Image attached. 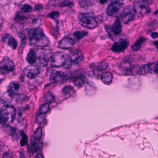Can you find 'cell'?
I'll return each mask as SVG.
<instances>
[{
  "label": "cell",
  "instance_id": "40",
  "mask_svg": "<svg viewBox=\"0 0 158 158\" xmlns=\"http://www.w3.org/2000/svg\"><path fill=\"white\" fill-rule=\"evenodd\" d=\"M108 0H100V3L102 4H105V2H107Z\"/></svg>",
  "mask_w": 158,
  "mask_h": 158
},
{
  "label": "cell",
  "instance_id": "39",
  "mask_svg": "<svg viewBox=\"0 0 158 158\" xmlns=\"http://www.w3.org/2000/svg\"><path fill=\"white\" fill-rule=\"evenodd\" d=\"M154 45L155 46V47H156L157 49H158V40L154 41Z\"/></svg>",
  "mask_w": 158,
  "mask_h": 158
},
{
  "label": "cell",
  "instance_id": "13",
  "mask_svg": "<svg viewBox=\"0 0 158 158\" xmlns=\"http://www.w3.org/2000/svg\"><path fill=\"white\" fill-rule=\"evenodd\" d=\"M14 63L12 60L8 57H4L1 63V70H4L7 72H11L14 69Z\"/></svg>",
  "mask_w": 158,
  "mask_h": 158
},
{
  "label": "cell",
  "instance_id": "37",
  "mask_svg": "<svg viewBox=\"0 0 158 158\" xmlns=\"http://www.w3.org/2000/svg\"><path fill=\"white\" fill-rule=\"evenodd\" d=\"M42 8V5L40 4H37L35 6V10H39L40 9H41Z\"/></svg>",
  "mask_w": 158,
  "mask_h": 158
},
{
  "label": "cell",
  "instance_id": "15",
  "mask_svg": "<svg viewBox=\"0 0 158 158\" xmlns=\"http://www.w3.org/2000/svg\"><path fill=\"white\" fill-rule=\"evenodd\" d=\"M67 76V74L65 72L63 71H55L52 72L50 76V79L54 82H60L63 81V80Z\"/></svg>",
  "mask_w": 158,
  "mask_h": 158
},
{
  "label": "cell",
  "instance_id": "22",
  "mask_svg": "<svg viewBox=\"0 0 158 158\" xmlns=\"http://www.w3.org/2000/svg\"><path fill=\"white\" fill-rule=\"evenodd\" d=\"M85 77L83 75H79L74 78L73 82L74 85L77 87H81L85 83Z\"/></svg>",
  "mask_w": 158,
  "mask_h": 158
},
{
  "label": "cell",
  "instance_id": "4",
  "mask_svg": "<svg viewBox=\"0 0 158 158\" xmlns=\"http://www.w3.org/2000/svg\"><path fill=\"white\" fill-rule=\"evenodd\" d=\"M36 65L44 66L47 64L48 62L52 56V52L50 49H35Z\"/></svg>",
  "mask_w": 158,
  "mask_h": 158
},
{
  "label": "cell",
  "instance_id": "10",
  "mask_svg": "<svg viewBox=\"0 0 158 158\" xmlns=\"http://www.w3.org/2000/svg\"><path fill=\"white\" fill-rule=\"evenodd\" d=\"M123 5V3L120 1H115L108 6L106 10V13L108 16H116Z\"/></svg>",
  "mask_w": 158,
  "mask_h": 158
},
{
  "label": "cell",
  "instance_id": "29",
  "mask_svg": "<svg viewBox=\"0 0 158 158\" xmlns=\"http://www.w3.org/2000/svg\"><path fill=\"white\" fill-rule=\"evenodd\" d=\"M88 33L85 31H76L73 33L74 36L78 40L82 39L87 35Z\"/></svg>",
  "mask_w": 158,
  "mask_h": 158
},
{
  "label": "cell",
  "instance_id": "41",
  "mask_svg": "<svg viewBox=\"0 0 158 158\" xmlns=\"http://www.w3.org/2000/svg\"><path fill=\"white\" fill-rule=\"evenodd\" d=\"M36 158H43V156H42V154H38L36 156Z\"/></svg>",
  "mask_w": 158,
  "mask_h": 158
},
{
  "label": "cell",
  "instance_id": "25",
  "mask_svg": "<svg viewBox=\"0 0 158 158\" xmlns=\"http://www.w3.org/2000/svg\"><path fill=\"white\" fill-rule=\"evenodd\" d=\"M148 72L158 74V63H151L148 64Z\"/></svg>",
  "mask_w": 158,
  "mask_h": 158
},
{
  "label": "cell",
  "instance_id": "20",
  "mask_svg": "<svg viewBox=\"0 0 158 158\" xmlns=\"http://www.w3.org/2000/svg\"><path fill=\"white\" fill-rule=\"evenodd\" d=\"M140 67L138 66H130L124 69V74L127 75H138Z\"/></svg>",
  "mask_w": 158,
  "mask_h": 158
},
{
  "label": "cell",
  "instance_id": "8",
  "mask_svg": "<svg viewBox=\"0 0 158 158\" xmlns=\"http://www.w3.org/2000/svg\"><path fill=\"white\" fill-rule=\"evenodd\" d=\"M67 61V58L64 53L60 52H56L52 54L51 57V64L56 67H63Z\"/></svg>",
  "mask_w": 158,
  "mask_h": 158
},
{
  "label": "cell",
  "instance_id": "16",
  "mask_svg": "<svg viewBox=\"0 0 158 158\" xmlns=\"http://www.w3.org/2000/svg\"><path fill=\"white\" fill-rule=\"evenodd\" d=\"M2 41L6 43L10 48L14 50L17 47V43L16 40L10 34H5L2 36Z\"/></svg>",
  "mask_w": 158,
  "mask_h": 158
},
{
  "label": "cell",
  "instance_id": "36",
  "mask_svg": "<svg viewBox=\"0 0 158 158\" xmlns=\"http://www.w3.org/2000/svg\"><path fill=\"white\" fill-rule=\"evenodd\" d=\"M151 36L152 38H153V39H156L158 37V33L156 32H154L151 33Z\"/></svg>",
  "mask_w": 158,
  "mask_h": 158
},
{
  "label": "cell",
  "instance_id": "31",
  "mask_svg": "<svg viewBox=\"0 0 158 158\" xmlns=\"http://www.w3.org/2000/svg\"><path fill=\"white\" fill-rule=\"evenodd\" d=\"M32 11V8L29 5H24L21 8V11L23 13L30 12Z\"/></svg>",
  "mask_w": 158,
  "mask_h": 158
},
{
  "label": "cell",
  "instance_id": "26",
  "mask_svg": "<svg viewBox=\"0 0 158 158\" xmlns=\"http://www.w3.org/2000/svg\"><path fill=\"white\" fill-rule=\"evenodd\" d=\"M74 91V90L73 87L70 85L64 86L62 89V94H64V95H70Z\"/></svg>",
  "mask_w": 158,
  "mask_h": 158
},
{
  "label": "cell",
  "instance_id": "18",
  "mask_svg": "<svg viewBox=\"0 0 158 158\" xmlns=\"http://www.w3.org/2000/svg\"><path fill=\"white\" fill-rule=\"evenodd\" d=\"M42 147V143L40 140L36 138L34 136L31 137L30 148L33 153H36L40 151Z\"/></svg>",
  "mask_w": 158,
  "mask_h": 158
},
{
  "label": "cell",
  "instance_id": "24",
  "mask_svg": "<svg viewBox=\"0 0 158 158\" xmlns=\"http://www.w3.org/2000/svg\"><path fill=\"white\" fill-rule=\"evenodd\" d=\"M26 60L28 63L30 64H35L36 62V51L35 49H31L29 51Z\"/></svg>",
  "mask_w": 158,
  "mask_h": 158
},
{
  "label": "cell",
  "instance_id": "33",
  "mask_svg": "<svg viewBox=\"0 0 158 158\" xmlns=\"http://www.w3.org/2000/svg\"><path fill=\"white\" fill-rule=\"evenodd\" d=\"M42 135V128H38L36 130L35 133H34V136L36 138L40 140L41 138Z\"/></svg>",
  "mask_w": 158,
  "mask_h": 158
},
{
  "label": "cell",
  "instance_id": "28",
  "mask_svg": "<svg viewBox=\"0 0 158 158\" xmlns=\"http://www.w3.org/2000/svg\"><path fill=\"white\" fill-rule=\"evenodd\" d=\"M45 100L47 103H53L55 101V96L51 92H48L45 96Z\"/></svg>",
  "mask_w": 158,
  "mask_h": 158
},
{
  "label": "cell",
  "instance_id": "9",
  "mask_svg": "<svg viewBox=\"0 0 158 158\" xmlns=\"http://www.w3.org/2000/svg\"><path fill=\"white\" fill-rule=\"evenodd\" d=\"M129 42L127 39L122 38L113 44L111 49L114 52L120 53L125 51L129 45Z\"/></svg>",
  "mask_w": 158,
  "mask_h": 158
},
{
  "label": "cell",
  "instance_id": "7",
  "mask_svg": "<svg viewBox=\"0 0 158 158\" xmlns=\"http://www.w3.org/2000/svg\"><path fill=\"white\" fill-rule=\"evenodd\" d=\"M135 14L136 13L134 6L130 5H127L120 13V21L124 24L129 23L134 20Z\"/></svg>",
  "mask_w": 158,
  "mask_h": 158
},
{
  "label": "cell",
  "instance_id": "3",
  "mask_svg": "<svg viewBox=\"0 0 158 158\" xmlns=\"http://www.w3.org/2000/svg\"><path fill=\"white\" fill-rule=\"evenodd\" d=\"M79 22L83 27L87 29H93L97 26V21L91 13H83L78 15Z\"/></svg>",
  "mask_w": 158,
  "mask_h": 158
},
{
  "label": "cell",
  "instance_id": "30",
  "mask_svg": "<svg viewBox=\"0 0 158 158\" xmlns=\"http://www.w3.org/2000/svg\"><path fill=\"white\" fill-rule=\"evenodd\" d=\"M148 72V64H145L140 67L139 75H144Z\"/></svg>",
  "mask_w": 158,
  "mask_h": 158
},
{
  "label": "cell",
  "instance_id": "27",
  "mask_svg": "<svg viewBox=\"0 0 158 158\" xmlns=\"http://www.w3.org/2000/svg\"><path fill=\"white\" fill-rule=\"evenodd\" d=\"M50 110V106L48 104V103H45L44 104L40 106L39 108V111L40 113L42 114H45L48 112Z\"/></svg>",
  "mask_w": 158,
  "mask_h": 158
},
{
  "label": "cell",
  "instance_id": "14",
  "mask_svg": "<svg viewBox=\"0 0 158 158\" xmlns=\"http://www.w3.org/2000/svg\"><path fill=\"white\" fill-rule=\"evenodd\" d=\"M20 85L16 81H12L10 83L8 88V93L10 96H14L19 93Z\"/></svg>",
  "mask_w": 158,
  "mask_h": 158
},
{
  "label": "cell",
  "instance_id": "12",
  "mask_svg": "<svg viewBox=\"0 0 158 158\" xmlns=\"http://www.w3.org/2000/svg\"><path fill=\"white\" fill-rule=\"evenodd\" d=\"M68 57L72 64H79L82 62L84 59L82 52L79 50L72 51Z\"/></svg>",
  "mask_w": 158,
  "mask_h": 158
},
{
  "label": "cell",
  "instance_id": "23",
  "mask_svg": "<svg viewBox=\"0 0 158 158\" xmlns=\"http://www.w3.org/2000/svg\"><path fill=\"white\" fill-rule=\"evenodd\" d=\"M147 40V39L144 37H140L138 39L136 42L131 47V49L134 52H137L140 49L142 45Z\"/></svg>",
  "mask_w": 158,
  "mask_h": 158
},
{
  "label": "cell",
  "instance_id": "17",
  "mask_svg": "<svg viewBox=\"0 0 158 158\" xmlns=\"http://www.w3.org/2000/svg\"><path fill=\"white\" fill-rule=\"evenodd\" d=\"M128 87L133 91H137L139 89L140 86V81L137 77H129L128 80Z\"/></svg>",
  "mask_w": 158,
  "mask_h": 158
},
{
  "label": "cell",
  "instance_id": "35",
  "mask_svg": "<svg viewBox=\"0 0 158 158\" xmlns=\"http://www.w3.org/2000/svg\"><path fill=\"white\" fill-rule=\"evenodd\" d=\"M21 135H22V138L21 140V146H24L27 144V136L23 132H21Z\"/></svg>",
  "mask_w": 158,
  "mask_h": 158
},
{
  "label": "cell",
  "instance_id": "5",
  "mask_svg": "<svg viewBox=\"0 0 158 158\" xmlns=\"http://www.w3.org/2000/svg\"><path fill=\"white\" fill-rule=\"evenodd\" d=\"M105 29L108 33L110 38L115 41V40H116V37L120 35L123 31L120 18L117 17L112 25L106 26Z\"/></svg>",
  "mask_w": 158,
  "mask_h": 158
},
{
  "label": "cell",
  "instance_id": "19",
  "mask_svg": "<svg viewBox=\"0 0 158 158\" xmlns=\"http://www.w3.org/2000/svg\"><path fill=\"white\" fill-rule=\"evenodd\" d=\"M75 44L74 40L70 38H65L59 43V47L63 49H68L72 47Z\"/></svg>",
  "mask_w": 158,
  "mask_h": 158
},
{
  "label": "cell",
  "instance_id": "1",
  "mask_svg": "<svg viewBox=\"0 0 158 158\" xmlns=\"http://www.w3.org/2000/svg\"><path fill=\"white\" fill-rule=\"evenodd\" d=\"M29 40L31 45L37 47H44L50 44L48 38L39 28L31 29L28 33Z\"/></svg>",
  "mask_w": 158,
  "mask_h": 158
},
{
  "label": "cell",
  "instance_id": "21",
  "mask_svg": "<svg viewBox=\"0 0 158 158\" xmlns=\"http://www.w3.org/2000/svg\"><path fill=\"white\" fill-rule=\"evenodd\" d=\"M101 80L104 84H111L113 80V75L110 72H104L101 75Z\"/></svg>",
  "mask_w": 158,
  "mask_h": 158
},
{
  "label": "cell",
  "instance_id": "38",
  "mask_svg": "<svg viewBox=\"0 0 158 158\" xmlns=\"http://www.w3.org/2000/svg\"><path fill=\"white\" fill-rule=\"evenodd\" d=\"M71 4V2H70V1H65V2L63 4V6H68L70 5V4Z\"/></svg>",
  "mask_w": 158,
  "mask_h": 158
},
{
  "label": "cell",
  "instance_id": "2",
  "mask_svg": "<svg viewBox=\"0 0 158 158\" xmlns=\"http://www.w3.org/2000/svg\"><path fill=\"white\" fill-rule=\"evenodd\" d=\"M15 115L16 111L13 106L7 105L3 106L0 113L1 125H7L13 122Z\"/></svg>",
  "mask_w": 158,
  "mask_h": 158
},
{
  "label": "cell",
  "instance_id": "34",
  "mask_svg": "<svg viewBox=\"0 0 158 158\" xmlns=\"http://www.w3.org/2000/svg\"><path fill=\"white\" fill-rule=\"evenodd\" d=\"M49 16L51 18H52L53 20L56 21V20L59 19V17H60V13L59 12H57V11H53V12H51L49 14Z\"/></svg>",
  "mask_w": 158,
  "mask_h": 158
},
{
  "label": "cell",
  "instance_id": "32",
  "mask_svg": "<svg viewBox=\"0 0 158 158\" xmlns=\"http://www.w3.org/2000/svg\"><path fill=\"white\" fill-rule=\"evenodd\" d=\"M108 68V64L106 62H104V63H101L100 64H99L97 67V69L99 71H103L107 70Z\"/></svg>",
  "mask_w": 158,
  "mask_h": 158
},
{
  "label": "cell",
  "instance_id": "6",
  "mask_svg": "<svg viewBox=\"0 0 158 158\" xmlns=\"http://www.w3.org/2000/svg\"><path fill=\"white\" fill-rule=\"evenodd\" d=\"M134 7L139 16H143L150 11L148 0H135Z\"/></svg>",
  "mask_w": 158,
  "mask_h": 158
},
{
  "label": "cell",
  "instance_id": "11",
  "mask_svg": "<svg viewBox=\"0 0 158 158\" xmlns=\"http://www.w3.org/2000/svg\"><path fill=\"white\" fill-rule=\"evenodd\" d=\"M40 73V68L37 65L28 66L23 70V74L30 79H35Z\"/></svg>",
  "mask_w": 158,
  "mask_h": 158
}]
</instances>
